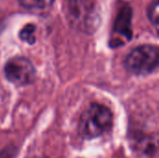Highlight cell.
<instances>
[{
  "label": "cell",
  "mask_w": 159,
  "mask_h": 158,
  "mask_svg": "<svg viewBox=\"0 0 159 158\" xmlns=\"http://www.w3.org/2000/svg\"><path fill=\"white\" fill-rule=\"evenodd\" d=\"M70 23L81 32L91 34L99 25V14L93 0H67Z\"/></svg>",
  "instance_id": "2"
},
{
  "label": "cell",
  "mask_w": 159,
  "mask_h": 158,
  "mask_svg": "<svg viewBox=\"0 0 159 158\" xmlns=\"http://www.w3.org/2000/svg\"><path fill=\"white\" fill-rule=\"evenodd\" d=\"M35 26L32 23L25 25L20 32V38L30 45H33L35 42Z\"/></svg>",
  "instance_id": "7"
},
{
  "label": "cell",
  "mask_w": 159,
  "mask_h": 158,
  "mask_svg": "<svg viewBox=\"0 0 159 158\" xmlns=\"http://www.w3.org/2000/svg\"><path fill=\"white\" fill-rule=\"evenodd\" d=\"M158 0H153L148 7L147 15L151 23L155 26L156 29L158 27Z\"/></svg>",
  "instance_id": "8"
},
{
  "label": "cell",
  "mask_w": 159,
  "mask_h": 158,
  "mask_svg": "<svg viewBox=\"0 0 159 158\" xmlns=\"http://www.w3.org/2000/svg\"><path fill=\"white\" fill-rule=\"evenodd\" d=\"M130 20H131V10L129 7H123L122 11L119 13L115 24V33L124 37L126 40L131 39V30H130Z\"/></svg>",
  "instance_id": "5"
},
{
  "label": "cell",
  "mask_w": 159,
  "mask_h": 158,
  "mask_svg": "<svg viewBox=\"0 0 159 158\" xmlns=\"http://www.w3.org/2000/svg\"><path fill=\"white\" fill-rule=\"evenodd\" d=\"M4 73L6 78L17 86L32 84L35 79V69L33 63L24 57H14L8 60Z\"/></svg>",
  "instance_id": "4"
},
{
  "label": "cell",
  "mask_w": 159,
  "mask_h": 158,
  "mask_svg": "<svg viewBox=\"0 0 159 158\" xmlns=\"http://www.w3.org/2000/svg\"><path fill=\"white\" fill-rule=\"evenodd\" d=\"M20 5L30 10H42L50 7L54 0H18Z\"/></svg>",
  "instance_id": "6"
},
{
  "label": "cell",
  "mask_w": 159,
  "mask_h": 158,
  "mask_svg": "<svg viewBox=\"0 0 159 158\" xmlns=\"http://www.w3.org/2000/svg\"><path fill=\"white\" fill-rule=\"evenodd\" d=\"M158 47L154 45H141L133 48L127 56L125 66L136 75H147L158 66Z\"/></svg>",
  "instance_id": "3"
},
{
  "label": "cell",
  "mask_w": 159,
  "mask_h": 158,
  "mask_svg": "<svg viewBox=\"0 0 159 158\" xmlns=\"http://www.w3.org/2000/svg\"><path fill=\"white\" fill-rule=\"evenodd\" d=\"M114 123L112 111L99 103L90 104L81 115L78 132L85 140L101 137L111 130Z\"/></svg>",
  "instance_id": "1"
}]
</instances>
